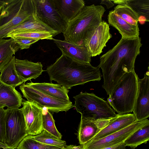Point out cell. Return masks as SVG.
<instances>
[{
  "instance_id": "cell-3",
  "label": "cell",
  "mask_w": 149,
  "mask_h": 149,
  "mask_svg": "<svg viewBox=\"0 0 149 149\" xmlns=\"http://www.w3.org/2000/svg\"><path fill=\"white\" fill-rule=\"evenodd\" d=\"M101 5L85 6L68 22L63 33L65 40L78 45L85 44L100 24L105 11Z\"/></svg>"
},
{
  "instance_id": "cell-1",
  "label": "cell",
  "mask_w": 149,
  "mask_h": 149,
  "mask_svg": "<svg viewBox=\"0 0 149 149\" xmlns=\"http://www.w3.org/2000/svg\"><path fill=\"white\" fill-rule=\"evenodd\" d=\"M141 38H121L112 48L100 57L98 66L102 71V88L110 95L123 76L134 70L136 58L142 46Z\"/></svg>"
},
{
  "instance_id": "cell-33",
  "label": "cell",
  "mask_w": 149,
  "mask_h": 149,
  "mask_svg": "<svg viewBox=\"0 0 149 149\" xmlns=\"http://www.w3.org/2000/svg\"><path fill=\"white\" fill-rule=\"evenodd\" d=\"M6 109H0V142H3L5 136V120Z\"/></svg>"
},
{
  "instance_id": "cell-4",
  "label": "cell",
  "mask_w": 149,
  "mask_h": 149,
  "mask_svg": "<svg viewBox=\"0 0 149 149\" xmlns=\"http://www.w3.org/2000/svg\"><path fill=\"white\" fill-rule=\"evenodd\" d=\"M138 75L134 70L125 74L107 98V102L117 114L133 111L138 90Z\"/></svg>"
},
{
  "instance_id": "cell-6",
  "label": "cell",
  "mask_w": 149,
  "mask_h": 149,
  "mask_svg": "<svg viewBox=\"0 0 149 149\" xmlns=\"http://www.w3.org/2000/svg\"><path fill=\"white\" fill-rule=\"evenodd\" d=\"M73 97L75 99L73 107L82 117L96 121L112 119L118 115L107 101L93 93L81 92Z\"/></svg>"
},
{
  "instance_id": "cell-9",
  "label": "cell",
  "mask_w": 149,
  "mask_h": 149,
  "mask_svg": "<svg viewBox=\"0 0 149 149\" xmlns=\"http://www.w3.org/2000/svg\"><path fill=\"white\" fill-rule=\"evenodd\" d=\"M37 19L53 30L63 33L68 22L56 10L49 0H33Z\"/></svg>"
},
{
  "instance_id": "cell-18",
  "label": "cell",
  "mask_w": 149,
  "mask_h": 149,
  "mask_svg": "<svg viewBox=\"0 0 149 149\" xmlns=\"http://www.w3.org/2000/svg\"><path fill=\"white\" fill-rule=\"evenodd\" d=\"M108 23L117 29L123 38H131L139 37L138 26L132 25L116 14L113 10L110 11L108 15Z\"/></svg>"
},
{
  "instance_id": "cell-25",
  "label": "cell",
  "mask_w": 149,
  "mask_h": 149,
  "mask_svg": "<svg viewBox=\"0 0 149 149\" xmlns=\"http://www.w3.org/2000/svg\"><path fill=\"white\" fill-rule=\"evenodd\" d=\"M116 4L124 5L130 7L138 15L139 19L144 18V21H149V0H111Z\"/></svg>"
},
{
  "instance_id": "cell-24",
  "label": "cell",
  "mask_w": 149,
  "mask_h": 149,
  "mask_svg": "<svg viewBox=\"0 0 149 149\" xmlns=\"http://www.w3.org/2000/svg\"><path fill=\"white\" fill-rule=\"evenodd\" d=\"M19 49V46L12 38L0 39V71Z\"/></svg>"
},
{
  "instance_id": "cell-2",
  "label": "cell",
  "mask_w": 149,
  "mask_h": 149,
  "mask_svg": "<svg viewBox=\"0 0 149 149\" xmlns=\"http://www.w3.org/2000/svg\"><path fill=\"white\" fill-rule=\"evenodd\" d=\"M46 71L51 82L56 81L68 90L74 86L100 81L101 79L98 67L76 62L62 54L54 63L47 67Z\"/></svg>"
},
{
  "instance_id": "cell-11",
  "label": "cell",
  "mask_w": 149,
  "mask_h": 149,
  "mask_svg": "<svg viewBox=\"0 0 149 149\" xmlns=\"http://www.w3.org/2000/svg\"><path fill=\"white\" fill-rule=\"evenodd\" d=\"M149 71L142 79H138V90L133 111L137 122L149 117Z\"/></svg>"
},
{
  "instance_id": "cell-7",
  "label": "cell",
  "mask_w": 149,
  "mask_h": 149,
  "mask_svg": "<svg viewBox=\"0 0 149 149\" xmlns=\"http://www.w3.org/2000/svg\"><path fill=\"white\" fill-rule=\"evenodd\" d=\"M5 120L6 133L3 143L8 146L17 148L23 139L28 135L21 109L7 108Z\"/></svg>"
},
{
  "instance_id": "cell-37",
  "label": "cell",
  "mask_w": 149,
  "mask_h": 149,
  "mask_svg": "<svg viewBox=\"0 0 149 149\" xmlns=\"http://www.w3.org/2000/svg\"><path fill=\"white\" fill-rule=\"evenodd\" d=\"M0 148L3 149H17V148H12L7 146L3 142H0Z\"/></svg>"
},
{
  "instance_id": "cell-10",
  "label": "cell",
  "mask_w": 149,
  "mask_h": 149,
  "mask_svg": "<svg viewBox=\"0 0 149 149\" xmlns=\"http://www.w3.org/2000/svg\"><path fill=\"white\" fill-rule=\"evenodd\" d=\"M149 124V120L146 119L136 122L127 127L100 139L89 141L83 145V149H103L120 144L135 132Z\"/></svg>"
},
{
  "instance_id": "cell-34",
  "label": "cell",
  "mask_w": 149,
  "mask_h": 149,
  "mask_svg": "<svg viewBox=\"0 0 149 149\" xmlns=\"http://www.w3.org/2000/svg\"><path fill=\"white\" fill-rule=\"evenodd\" d=\"M126 147L124 143L123 142L114 146L105 148L103 149H126Z\"/></svg>"
},
{
  "instance_id": "cell-8",
  "label": "cell",
  "mask_w": 149,
  "mask_h": 149,
  "mask_svg": "<svg viewBox=\"0 0 149 149\" xmlns=\"http://www.w3.org/2000/svg\"><path fill=\"white\" fill-rule=\"evenodd\" d=\"M23 97L29 102H33L53 113L67 112L73 107L70 101H65L49 95L24 83L19 86Z\"/></svg>"
},
{
  "instance_id": "cell-32",
  "label": "cell",
  "mask_w": 149,
  "mask_h": 149,
  "mask_svg": "<svg viewBox=\"0 0 149 149\" xmlns=\"http://www.w3.org/2000/svg\"><path fill=\"white\" fill-rule=\"evenodd\" d=\"M12 38L15 43L19 46V49H23L29 48L30 46L38 40L29 38L13 37Z\"/></svg>"
},
{
  "instance_id": "cell-22",
  "label": "cell",
  "mask_w": 149,
  "mask_h": 149,
  "mask_svg": "<svg viewBox=\"0 0 149 149\" xmlns=\"http://www.w3.org/2000/svg\"><path fill=\"white\" fill-rule=\"evenodd\" d=\"M100 131L95 121L81 117L78 132L79 144L83 145L86 143Z\"/></svg>"
},
{
  "instance_id": "cell-36",
  "label": "cell",
  "mask_w": 149,
  "mask_h": 149,
  "mask_svg": "<svg viewBox=\"0 0 149 149\" xmlns=\"http://www.w3.org/2000/svg\"><path fill=\"white\" fill-rule=\"evenodd\" d=\"M83 145L76 146L74 145H70L68 146L65 149H83Z\"/></svg>"
},
{
  "instance_id": "cell-29",
  "label": "cell",
  "mask_w": 149,
  "mask_h": 149,
  "mask_svg": "<svg viewBox=\"0 0 149 149\" xmlns=\"http://www.w3.org/2000/svg\"><path fill=\"white\" fill-rule=\"evenodd\" d=\"M17 149H64L43 143L35 140L33 136L28 135L20 142Z\"/></svg>"
},
{
  "instance_id": "cell-20",
  "label": "cell",
  "mask_w": 149,
  "mask_h": 149,
  "mask_svg": "<svg viewBox=\"0 0 149 149\" xmlns=\"http://www.w3.org/2000/svg\"><path fill=\"white\" fill-rule=\"evenodd\" d=\"M29 86L49 95L65 101H70L68 93L69 90L64 86L52 83H27Z\"/></svg>"
},
{
  "instance_id": "cell-35",
  "label": "cell",
  "mask_w": 149,
  "mask_h": 149,
  "mask_svg": "<svg viewBox=\"0 0 149 149\" xmlns=\"http://www.w3.org/2000/svg\"><path fill=\"white\" fill-rule=\"evenodd\" d=\"M100 4H105L107 6V8L109 9L112 7L114 5V3L111 0H102Z\"/></svg>"
},
{
  "instance_id": "cell-30",
  "label": "cell",
  "mask_w": 149,
  "mask_h": 149,
  "mask_svg": "<svg viewBox=\"0 0 149 149\" xmlns=\"http://www.w3.org/2000/svg\"><path fill=\"white\" fill-rule=\"evenodd\" d=\"M42 122L43 130L59 139H61L62 135L56 127L55 121L52 114L45 108H43Z\"/></svg>"
},
{
  "instance_id": "cell-28",
  "label": "cell",
  "mask_w": 149,
  "mask_h": 149,
  "mask_svg": "<svg viewBox=\"0 0 149 149\" xmlns=\"http://www.w3.org/2000/svg\"><path fill=\"white\" fill-rule=\"evenodd\" d=\"M33 137L38 142L64 149H66L68 146L66 145L65 141L56 137L45 130H43L40 134Z\"/></svg>"
},
{
  "instance_id": "cell-39",
  "label": "cell",
  "mask_w": 149,
  "mask_h": 149,
  "mask_svg": "<svg viewBox=\"0 0 149 149\" xmlns=\"http://www.w3.org/2000/svg\"><path fill=\"white\" fill-rule=\"evenodd\" d=\"M5 106L3 105L0 104V109L1 108H3Z\"/></svg>"
},
{
  "instance_id": "cell-40",
  "label": "cell",
  "mask_w": 149,
  "mask_h": 149,
  "mask_svg": "<svg viewBox=\"0 0 149 149\" xmlns=\"http://www.w3.org/2000/svg\"><path fill=\"white\" fill-rule=\"evenodd\" d=\"M0 149H1V148H0Z\"/></svg>"
},
{
  "instance_id": "cell-26",
  "label": "cell",
  "mask_w": 149,
  "mask_h": 149,
  "mask_svg": "<svg viewBox=\"0 0 149 149\" xmlns=\"http://www.w3.org/2000/svg\"><path fill=\"white\" fill-rule=\"evenodd\" d=\"M149 140V124L135 132L124 142L126 146L135 149L143 143H146Z\"/></svg>"
},
{
  "instance_id": "cell-5",
  "label": "cell",
  "mask_w": 149,
  "mask_h": 149,
  "mask_svg": "<svg viewBox=\"0 0 149 149\" xmlns=\"http://www.w3.org/2000/svg\"><path fill=\"white\" fill-rule=\"evenodd\" d=\"M33 0H5L0 12V39L34 14Z\"/></svg>"
},
{
  "instance_id": "cell-15",
  "label": "cell",
  "mask_w": 149,
  "mask_h": 149,
  "mask_svg": "<svg viewBox=\"0 0 149 149\" xmlns=\"http://www.w3.org/2000/svg\"><path fill=\"white\" fill-rule=\"evenodd\" d=\"M54 7L66 22L72 19L85 6L83 0H49Z\"/></svg>"
},
{
  "instance_id": "cell-17",
  "label": "cell",
  "mask_w": 149,
  "mask_h": 149,
  "mask_svg": "<svg viewBox=\"0 0 149 149\" xmlns=\"http://www.w3.org/2000/svg\"><path fill=\"white\" fill-rule=\"evenodd\" d=\"M136 122L137 121L133 113L118 115L88 141L102 138L118 132Z\"/></svg>"
},
{
  "instance_id": "cell-31",
  "label": "cell",
  "mask_w": 149,
  "mask_h": 149,
  "mask_svg": "<svg viewBox=\"0 0 149 149\" xmlns=\"http://www.w3.org/2000/svg\"><path fill=\"white\" fill-rule=\"evenodd\" d=\"M13 37H22L38 40L46 39L51 40L52 35L49 33L43 31L19 32L8 33L6 37L11 38Z\"/></svg>"
},
{
  "instance_id": "cell-23",
  "label": "cell",
  "mask_w": 149,
  "mask_h": 149,
  "mask_svg": "<svg viewBox=\"0 0 149 149\" xmlns=\"http://www.w3.org/2000/svg\"><path fill=\"white\" fill-rule=\"evenodd\" d=\"M15 57L13 56L10 61L0 71V80L4 84L15 88L24 83L16 71Z\"/></svg>"
},
{
  "instance_id": "cell-21",
  "label": "cell",
  "mask_w": 149,
  "mask_h": 149,
  "mask_svg": "<svg viewBox=\"0 0 149 149\" xmlns=\"http://www.w3.org/2000/svg\"><path fill=\"white\" fill-rule=\"evenodd\" d=\"M28 31L47 32L50 33L53 37L60 33L40 21L34 14L31 15L29 19L15 27L9 33Z\"/></svg>"
},
{
  "instance_id": "cell-27",
  "label": "cell",
  "mask_w": 149,
  "mask_h": 149,
  "mask_svg": "<svg viewBox=\"0 0 149 149\" xmlns=\"http://www.w3.org/2000/svg\"><path fill=\"white\" fill-rule=\"evenodd\" d=\"M113 11L129 24L138 26L139 17L137 14L128 6L118 4L115 7Z\"/></svg>"
},
{
  "instance_id": "cell-13",
  "label": "cell",
  "mask_w": 149,
  "mask_h": 149,
  "mask_svg": "<svg viewBox=\"0 0 149 149\" xmlns=\"http://www.w3.org/2000/svg\"><path fill=\"white\" fill-rule=\"evenodd\" d=\"M112 37L109 24L102 21L85 44L90 56L92 57L100 54L107 43Z\"/></svg>"
},
{
  "instance_id": "cell-14",
  "label": "cell",
  "mask_w": 149,
  "mask_h": 149,
  "mask_svg": "<svg viewBox=\"0 0 149 149\" xmlns=\"http://www.w3.org/2000/svg\"><path fill=\"white\" fill-rule=\"evenodd\" d=\"M53 41L61 50L62 54L77 62L90 64L91 57L85 46L78 45L65 40L53 38Z\"/></svg>"
},
{
  "instance_id": "cell-16",
  "label": "cell",
  "mask_w": 149,
  "mask_h": 149,
  "mask_svg": "<svg viewBox=\"0 0 149 149\" xmlns=\"http://www.w3.org/2000/svg\"><path fill=\"white\" fill-rule=\"evenodd\" d=\"M15 65L18 75L24 83L32 79H36L44 71L41 62L34 63L27 59L15 58Z\"/></svg>"
},
{
  "instance_id": "cell-19",
  "label": "cell",
  "mask_w": 149,
  "mask_h": 149,
  "mask_svg": "<svg viewBox=\"0 0 149 149\" xmlns=\"http://www.w3.org/2000/svg\"><path fill=\"white\" fill-rule=\"evenodd\" d=\"M21 93L15 88L5 84L0 80V104L7 108H19L22 102Z\"/></svg>"
},
{
  "instance_id": "cell-12",
  "label": "cell",
  "mask_w": 149,
  "mask_h": 149,
  "mask_svg": "<svg viewBox=\"0 0 149 149\" xmlns=\"http://www.w3.org/2000/svg\"><path fill=\"white\" fill-rule=\"evenodd\" d=\"M21 109L24 116L28 135L32 136L40 134L43 130V108L35 103L24 100Z\"/></svg>"
},
{
  "instance_id": "cell-38",
  "label": "cell",
  "mask_w": 149,
  "mask_h": 149,
  "mask_svg": "<svg viewBox=\"0 0 149 149\" xmlns=\"http://www.w3.org/2000/svg\"><path fill=\"white\" fill-rule=\"evenodd\" d=\"M5 0H0V12L4 3Z\"/></svg>"
}]
</instances>
